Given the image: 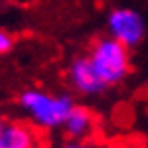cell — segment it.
Masks as SVG:
<instances>
[{
    "label": "cell",
    "instance_id": "6da1fadb",
    "mask_svg": "<svg viewBox=\"0 0 148 148\" xmlns=\"http://www.w3.org/2000/svg\"><path fill=\"white\" fill-rule=\"evenodd\" d=\"M20 105L30 119L42 128H57L63 126L67 114L75 107L69 95H49L44 91H24L20 95Z\"/></svg>",
    "mask_w": 148,
    "mask_h": 148
},
{
    "label": "cell",
    "instance_id": "7a4b0ae2",
    "mask_svg": "<svg viewBox=\"0 0 148 148\" xmlns=\"http://www.w3.org/2000/svg\"><path fill=\"white\" fill-rule=\"evenodd\" d=\"M95 71L99 73L107 85H116L128 75L130 61H128V47L114 40L113 36L101 38L95 42L89 53Z\"/></svg>",
    "mask_w": 148,
    "mask_h": 148
},
{
    "label": "cell",
    "instance_id": "3957f363",
    "mask_svg": "<svg viewBox=\"0 0 148 148\" xmlns=\"http://www.w3.org/2000/svg\"><path fill=\"white\" fill-rule=\"evenodd\" d=\"M107 28L109 34L114 40H119L121 44H125L126 47H134L142 42L146 26L144 20L138 12L130 10V8H116L109 14L107 20Z\"/></svg>",
    "mask_w": 148,
    "mask_h": 148
},
{
    "label": "cell",
    "instance_id": "277c9868",
    "mask_svg": "<svg viewBox=\"0 0 148 148\" xmlns=\"http://www.w3.org/2000/svg\"><path fill=\"white\" fill-rule=\"evenodd\" d=\"M69 81L83 95H97V93H103L109 87L99 77V73L95 71L89 56L75 57L71 61V65H69Z\"/></svg>",
    "mask_w": 148,
    "mask_h": 148
},
{
    "label": "cell",
    "instance_id": "5b68a950",
    "mask_svg": "<svg viewBox=\"0 0 148 148\" xmlns=\"http://www.w3.org/2000/svg\"><path fill=\"white\" fill-rule=\"evenodd\" d=\"M0 148H38V134L24 123H10L2 126Z\"/></svg>",
    "mask_w": 148,
    "mask_h": 148
},
{
    "label": "cell",
    "instance_id": "8992f818",
    "mask_svg": "<svg viewBox=\"0 0 148 148\" xmlns=\"http://www.w3.org/2000/svg\"><path fill=\"white\" fill-rule=\"evenodd\" d=\"M93 128V114L87 107H81V105H75L71 109V113L67 114L65 123H63V130L69 138H79L87 136Z\"/></svg>",
    "mask_w": 148,
    "mask_h": 148
},
{
    "label": "cell",
    "instance_id": "52a82bcc",
    "mask_svg": "<svg viewBox=\"0 0 148 148\" xmlns=\"http://www.w3.org/2000/svg\"><path fill=\"white\" fill-rule=\"evenodd\" d=\"M12 47H14V38H12L8 32L0 30V56H2V53H8Z\"/></svg>",
    "mask_w": 148,
    "mask_h": 148
},
{
    "label": "cell",
    "instance_id": "ba28073f",
    "mask_svg": "<svg viewBox=\"0 0 148 148\" xmlns=\"http://www.w3.org/2000/svg\"><path fill=\"white\" fill-rule=\"evenodd\" d=\"M63 148H93V146H87V144H79V142H71V144H65Z\"/></svg>",
    "mask_w": 148,
    "mask_h": 148
},
{
    "label": "cell",
    "instance_id": "9c48e42d",
    "mask_svg": "<svg viewBox=\"0 0 148 148\" xmlns=\"http://www.w3.org/2000/svg\"><path fill=\"white\" fill-rule=\"evenodd\" d=\"M2 126H4V125H2V123H0V132H2Z\"/></svg>",
    "mask_w": 148,
    "mask_h": 148
},
{
    "label": "cell",
    "instance_id": "30bf717a",
    "mask_svg": "<svg viewBox=\"0 0 148 148\" xmlns=\"http://www.w3.org/2000/svg\"><path fill=\"white\" fill-rule=\"evenodd\" d=\"M38 148H40V146H38Z\"/></svg>",
    "mask_w": 148,
    "mask_h": 148
}]
</instances>
